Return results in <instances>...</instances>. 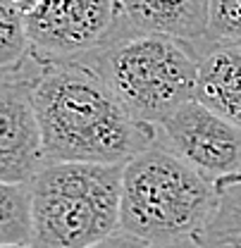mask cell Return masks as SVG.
Segmentation results:
<instances>
[{
	"label": "cell",
	"mask_w": 241,
	"mask_h": 248,
	"mask_svg": "<svg viewBox=\"0 0 241 248\" xmlns=\"http://www.w3.org/2000/svg\"><path fill=\"white\" fill-rule=\"evenodd\" d=\"M31 244L29 186L0 182V246Z\"/></svg>",
	"instance_id": "cell-11"
},
{
	"label": "cell",
	"mask_w": 241,
	"mask_h": 248,
	"mask_svg": "<svg viewBox=\"0 0 241 248\" xmlns=\"http://www.w3.org/2000/svg\"><path fill=\"white\" fill-rule=\"evenodd\" d=\"M220 203L206 224L203 234L193 241L196 248H241V172L217 184Z\"/></svg>",
	"instance_id": "cell-10"
},
{
	"label": "cell",
	"mask_w": 241,
	"mask_h": 248,
	"mask_svg": "<svg viewBox=\"0 0 241 248\" xmlns=\"http://www.w3.org/2000/svg\"><path fill=\"white\" fill-rule=\"evenodd\" d=\"M27 186L33 246L89 248L120 229L122 165L46 162Z\"/></svg>",
	"instance_id": "cell-3"
},
{
	"label": "cell",
	"mask_w": 241,
	"mask_h": 248,
	"mask_svg": "<svg viewBox=\"0 0 241 248\" xmlns=\"http://www.w3.org/2000/svg\"><path fill=\"white\" fill-rule=\"evenodd\" d=\"M46 165L31 81L0 79V182L29 184Z\"/></svg>",
	"instance_id": "cell-7"
},
{
	"label": "cell",
	"mask_w": 241,
	"mask_h": 248,
	"mask_svg": "<svg viewBox=\"0 0 241 248\" xmlns=\"http://www.w3.org/2000/svg\"><path fill=\"white\" fill-rule=\"evenodd\" d=\"M0 248H38V246H33V244H2Z\"/></svg>",
	"instance_id": "cell-16"
},
{
	"label": "cell",
	"mask_w": 241,
	"mask_h": 248,
	"mask_svg": "<svg viewBox=\"0 0 241 248\" xmlns=\"http://www.w3.org/2000/svg\"><path fill=\"white\" fill-rule=\"evenodd\" d=\"M89 248H153V246L148 241L139 239V236H131V234L117 229V232L110 234L108 239H103V241H98V244H93V246H89Z\"/></svg>",
	"instance_id": "cell-14"
},
{
	"label": "cell",
	"mask_w": 241,
	"mask_h": 248,
	"mask_svg": "<svg viewBox=\"0 0 241 248\" xmlns=\"http://www.w3.org/2000/svg\"><path fill=\"white\" fill-rule=\"evenodd\" d=\"M96 69L136 120L158 126L181 103L196 98L201 58L191 41L139 31L105 48Z\"/></svg>",
	"instance_id": "cell-4"
},
{
	"label": "cell",
	"mask_w": 241,
	"mask_h": 248,
	"mask_svg": "<svg viewBox=\"0 0 241 248\" xmlns=\"http://www.w3.org/2000/svg\"><path fill=\"white\" fill-rule=\"evenodd\" d=\"M122 15L139 31L198 41L210 33V0H120Z\"/></svg>",
	"instance_id": "cell-9"
},
{
	"label": "cell",
	"mask_w": 241,
	"mask_h": 248,
	"mask_svg": "<svg viewBox=\"0 0 241 248\" xmlns=\"http://www.w3.org/2000/svg\"><path fill=\"white\" fill-rule=\"evenodd\" d=\"M5 2H12V5H17V7H22V10H27L33 0H5Z\"/></svg>",
	"instance_id": "cell-15"
},
{
	"label": "cell",
	"mask_w": 241,
	"mask_h": 248,
	"mask_svg": "<svg viewBox=\"0 0 241 248\" xmlns=\"http://www.w3.org/2000/svg\"><path fill=\"white\" fill-rule=\"evenodd\" d=\"M120 15V0H33L24 10L31 55L41 64L77 60L108 41Z\"/></svg>",
	"instance_id": "cell-5"
},
{
	"label": "cell",
	"mask_w": 241,
	"mask_h": 248,
	"mask_svg": "<svg viewBox=\"0 0 241 248\" xmlns=\"http://www.w3.org/2000/svg\"><path fill=\"white\" fill-rule=\"evenodd\" d=\"M31 55L24 10L0 0V72L19 67Z\"/></svg>",
	"instance_id": "cell-12"
},
{
	"label": "cell",
	"mask_w": 241,
	"mask_h": 248,
	"mask_svg": "<svg viewBox=\"0 0 241 248\" xmlns=\"http://www.w3.org/2000/svg\"><path fill=\"white\" fill-rule=\"evenodd\" d=\"M196 98L241 126V41L215 38L201 55Z\"/></svg>",
	"instance_id": "cell-8"
},
{
	"label": "cell",
	"mask_w": 241,
	"mask_h": 248,
	"mask_svg": "<svg viewBox=\"0 0 241 248\" xmlns=\"http://www.w3.org/2000/svg\"><path fill=\"white\" fill-rule=\"evenodd\" d=\"M158 126L170 148L212 184L241 172V126L198 98L181 103Z\"/></svg>",
	"instance_id": "cell-6"
},
{
	"label": "cell",
	"mask_w": 241,
	"mask_h": 248,
	"mask_svg": "<svg viewBox=\"0 0 241 248\" xmlns=\"http://www.w3.org/2000/svg\"><path fill=\"white\" fill-rule=\"evenodd\" d=\"M46 162L124 165L155 143V124L136 120L98 69L77 60L43 62L31 79Z\"/></svg>",
	"instance_id": "cell-1"
},
{
	"label": "cell",
	"mask_w": 241,
	"mask_h": 248,
	"mask_svg": "<svg viewBox=\"0 0 241 248\" xmlns=\"http://www.w3.org/2000/svg\"><path fill=\"white\" fill-rule=\"evenodd\" d=\"M217 203L215 184L172 148L151 143L122 165L120 229L153 248L193 244Z\"/></svg>",
	"instance_id": "cell-2"
},
{
	"label": "cell",
	"mask_w": 241,
	"mask_h": 248,
	"mask_svg": "<svg viewBox=\"0 0 241 248\" xmlns=\"http://www.w3.org/2000/svg\"><path fill=\"white\" fill-rule=\"evenodd\" d=\"M210 36L241 41V0H210Z\"/></svg>",
	"instance_id": "cell-13"
}]
</instances>
